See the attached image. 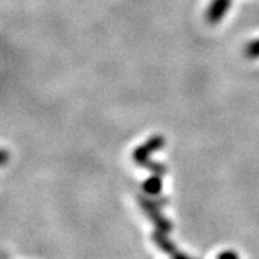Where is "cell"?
<instances>
[{"label": "cell", "instance_id": "6da1fadb", "mask_svg": "<svg viewBox=\"0 0 259 259\" xmlns=\"http://www.w3.org/2000/svg\"><path fill=\"white\" fill-rule=\"evenodd\" d=\"M165 144V140L161 135H154L151 137L150 139L147 140L146 143H143L142 146H139L138 148L134 150L133 159L134 161L140 165V167L146 168V169L151 170L154 175H160L163 176L165 172H167V168L164 164L156 163V161L150 160V155L155 151L161 150Z\"/></svg>", "mask_w": 259, "mask_h": 259}, {"label": "cell", "instance_id": "7a4b0ae2", "mask_svg": "<svg viewBox=\"0 0 259 259\" xmlns=\"http://www.w3.org/2000/svg\"><path fill=\"white\" fill-rule=\"evenodd\" d=\"M138 201L140 204V208L143 209V211L147 214V217L151 220V222L154 224L156 230H160L164 233H169L172 230V222L168 221L160 211V206L167 204V200L159 196L157 200H151L147 196H139Z\"/></svg>", "mask_w": 259, "mask_h": 259}, {"label": "cell", "instance_id": "3957f363", "mask_svg": "<svg viewBox=\"0 0 259 259\" xmlns=\"http://www.w3.org/2000/svg\"><path fill=\"white\" fill-rule=\"evenodd\" d=\"M152 241H154L155 245L164 251L168 255L174 256V258H188V255L183 254L178 250V247L175 246V243L170 241L169 238L165 237V233L160 232V230H156V232L152 234Z\"/></svg>", "mask_w": 259, "mask_h": 259}, {"label": "cell", "instance_id": "277c9868", "mask_svg": "<svg viewBox=\"0 0 259 259\" xmlns=\"http://www.w3.org/2000/svg\"><path fill=\"white\" fill-rule=\"evenodd\" d=\"M232 0H211L210 6L206 11V20L210 24H217L224 19L230 8Z\"/></svg>", "mask_w": 259, "mask_h": 259}, {"label": "cell", "instance_id": "5b68a950", "mask_svg": "<svg viewBox=\"0 0 259 259\" xmlns=\"http://www.w3.org/2000/svg\"><path fill=\"white\" fill-rule=\"evenodd\" d=\"M161 189H163V181L160 175H154L143 183V191L148 196L157 197L161 193Z\"/></svg>", "mask_w": 259, "mask_h": 259}, {"label": "cell", "instance_id": "8992f818", "mask_svg": "<svg viewBox=\"0 0 259 259\" xmlns=\"http://www.w3.org/2000/svg\"><path fill=\"white\" fill-rule=\"evenodd\" d=\"M245 55L249 58H259V40H254L246 45Z\"/></svg>", "mask_w": 259, "mask_h": 259}, {"label": "cell", "instance_id": "52a82bcc", "mask_svg": "<svg viewBox=\"0 0 259 259\" xmlns=\"http://www.w3.org/2000/svg\"><path fill=\"white\" fill-rule=\"evenodd\" d=\"M219 258H234V259H237V258H238V255H237L234 251H225V252H221V254H219Z\"/></svg>", "mask_w": 259, "mask_h": 259}, {"label": "cell", "instance_id": "ba28073f", "mask_svg": "<svg viewBox=\"0 0 259 259\" xmlns=\"http://www.w3.org/2000/svg\"><path fill=\"white\" fill-rule=\"evenodd\" d=\"M7 151H2V164H3V165L7 163Z\"/></svg>", "mask_w": 259, "mask_h": 259}]
</instances>
